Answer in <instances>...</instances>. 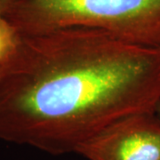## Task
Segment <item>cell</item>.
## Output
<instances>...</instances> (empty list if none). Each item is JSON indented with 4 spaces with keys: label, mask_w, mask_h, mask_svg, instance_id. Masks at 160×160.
<instances>
[{
    "label": "cell",
    "mask_w": 160,
    "mask_h": 160,
    "mask_svg": "<svg viewBox=\"0 0 160 160\" xmlns=\"http://www.w3.org/2000/svg\"><path fill=\"white\" fill-rule=\"evenodd\" d=\"M12 0H0V14L4 15V13L11 6Z\"/></svg>",
    "instance_id": "obj_4"
},
{
    "label": "cell",
    "mask_w": 160,
    "mask_h": 160,
    "mask_svg": "<svg viewBox=\"0 0 160 160\" xmlns=\"http://www.w3.org/2000/svg\"><path fill=\"white\" fill-rule=\"evenodd\" d=\"M87 160H160V118L156 113L126 117L80 145Z\"/></svg>",
    "instance_id": "obj_3"
},
{
    "label": "cell",
    "mask_w": 160,
    "mask_h": 160,
    "mask_svg": "<svg viewBox=\"0 0 160 160\" xmlns=\"http://www.w3.org/2000/svg\"><path fill=\"white\" fill-rule=\"evenodd\" d=\"M156 114L158 115V117L160 118V103L159 105L158 106V108H157V110H156Z\"/></svg>",
    "instance_id": "obj_5"
},
{
    "label": "cell",
    "mask_w": 160,
    "mask_h": 160,
    "mask_svg": "<svg viewBox=\"0 0 160 160\" xmlns=\"http://www.w3.org/2000/svg\"><path fill=\"white\" fill-rule=\"evenodd\" d=\"M160 47L69 27L19 37L0 63V141L52 156L126 117L156 113Z\"/></svg>",
    "instance_id": "obj_1"
},
{
    "label": "cell",
    "mask_w": 160,
    "mask_h": 160,
    "mask_svg": "<svg viewBox=\"0 0 160 160\" xmlns=\"http://www.w3.org/2000/svg\"><path fill=\"white\" fill-rule=\"evenodd\" d=\"M4 16L19 37L86 27L160 47V0H12Z\"/></svg>",
    "instance_id": "obj_2"
}]
</instances>
